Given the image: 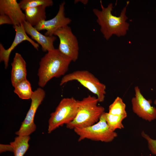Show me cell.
I'll return each mask as SVG.
<instances>
[{"label":"cell","mask_w":156,"mask_h":156,"mask_svg":"<svg viewBox=\"0 0 156 156\" xmlns=\"http://www.w3.org/2000/svg\"><path fill=\"white\" fill-rule=\"evenodd\" d=\"M45 95V91L39 88L34 92L31 97V103L26 116L18 131L15 133L18 136H29L36 129L34 121V116L39 106Z\"/></svg>","instance_id":"cell-8"},{"label":"cell","mask_w":156,"mask_h":156,"mask_svg":"<svg viewBox=\"0 0 156 156\" xmlns=\"http://www.w3.org/2000/svg\"><path fill=\"white\" fill-rule=\"evenodd\" d=\"M97 97L90 95L81 100H78V109L74 119L66 125L69 129L83 128L91 126L97 122L105 112L104 107L98 105Z\"/></svg>","instance_id":"cell-3"},{"label":"cell","mask_w":156,"mask_h":156,"mask_svg":"<svg viewBox=\"0 0 156 156\" xmlns=\"http://www.w3.org/2000/svg\"><path fill=\"white\" fill-rule=\"evenodd\" d=\"M78 109V100L73 97L63 98L55 111L50 114L48 132L53 131L64 124L72 122L75 118Z\"/></svg>","instance_id":"cell-4"},{"label":"cell","mask_w":156,"mask_h":156,"mask_svg":"<svg viewBox=\"0 0 156 156\" xmlns=\"http://www.w3.org/2000/svg\"><path fill=\"white\" fill-rule=\"evenodd\" d=\"M135 96L131 100L133 112L142 119L151 122L156 119V108L152 106V101L147 100L138 86L135 87Z\"/></svg>","instance_id":"cell-9"},{"label":"cell","mask_w":156,"mask_h":156,"mask_svg":"<svg viewBox=\"0 0 156 156\" xmlns=\"http://www.w3.org/2000/svg\"><path fill=\"white\" fill-rule=\"evenodd\" d=\"M141 135L146 141L149 150L153 154L156 156V140L151 138L144 131L142 132Z\"/></svg>","instance_id":"cell-21"},{"label":"cell","mask_w":156,"mask_h":156,"mask_svg":"<svg viewBox=\"0 0 156 156\" xmlns=\"http://www.w3.org/2000/svg\"><path fill=\"white\" fill-rule=\"evenodd\" d=\"M11 65V81L14 87L17 83L27 79L26 62L21 54L16 53Z\"/></svg>","instance_id":"cell-14"},{"label":"cell","mask_w":156,"mask_h":156,"mask_svg":"<svg viewBox=\"0 0 156 156\" xmlns=\"http://www.w3.org/2000/svg\"><path fill=\"white\" fill-rule=\"evenodd\" d=\"M0 14L8 16L13 26L19 25L25 21V15L16 0H0Z\"/></svg>","instance_id":"cell-12"},{"label":"cell","mask_w":156,"mask_h":156,"mask_svg":"<svg viewBox=\"0 0 156 156\" xmlns=\"http://www.w3.org/2000/svg\"><path fill=\"white\" fill-rule=\"evenodd\" d=\"M14 87V92L21 99H31L33 94L31 84L27 79L17 83Z\"/></svg>","instance_id":"cell-17"},{"label":"cell","mask_w":156,"mask_h":156,"mask_svg":"<svg viewBox=\"0 0 156 156\" xmlns=\"http://www.w3.org/2000/svg\"><path fill=\"white\" fill-rule=\"evenodd\" d=\"M53 35L59 39V50L72 61H76L79 56V43L70 27L68 25L62 27L56 31Z\"/></svg>","instance_id":"cell-7"},{"label":"cell","mask_w":156,"mask_h":156,"mask_svg":"<svg viewBox=\"0 0 156 156\" xmlns=\"http://www.w3.org/2000/svg\"><path fill=\"white\" fill-rule=\"evenodd\" d=\"M71 62L58 49L48 51L41 59L39 63L38 73V86L43 87L52 78L64 75Z\"/></svg>","instance_id":"cell-2"},{"label":"cell","mask_w":156,"mask_h":156,"mask_svg":"<svg viewBox=\"0 0 156 156\" xmlns=\"http://www.w3.org/2000/svg\"><path fill=\"white\" fill-rule=\"evenodd\" d=\"M104 114L106 122L112 131H115L116 129H122L124 128L122 122L126 117L114 115L105 112Z\"/></svg>","instance_id":"cell-18"},{"label":"cell","mask_w":156,"mask_h":156,"mask_svg":"<svg viewBox=\"0 0 156 156\" xmlns=\"http://www.w3.org/2000/svg\"><path fill=\"white\" fill-rule=\"evenodd\" d=\"M155 11L156 12V9H155Z\"/></svg>","instance_id":"cell-25"},{"label":"cell","mask_w":156,"mask_h":156,"mask_svg":"<svg viewBox=\"0 0 156 156\" xmlns=\"http://www.w3.org/2000/svg\"><path fill=\"white\" fill-rule=\"evenodd\" d=\"M23 25L26 33L41 45L43 51L48 52L55 49L53 46V42L56 38L55 36H50L43 35L25 21Z\"/></svg>","instance_id":"cell-13"},{"label":"cell","mask_w":156,"mask_h":156,"mask_svg":"<svg viewBox=\"0 0 156 156\" xmlns=\"http://www.w3.org/2000/svg\"><path fill=\"white\" fill-rule=\"evenodd\" d=\"M100 3L101 10L94 8L92 11L97 17L96 22L100 26V31L104 37L108 40L113 35L119 37L125 36L129 30V25L126 21L128 18L126 15L127 8L129 1H127L126 5L118 16L112 14L113 7L112 3L109 4L105 8L101 1Z\"/></svg>","instance_id":"cell-1"},{"label":"cell","mask_w":156,"mask_h":156,"mask_svg":"<svg viewBox=\"0 0 156 156\" xmlns=\"http://www.w3.org/2000/svg\"><path fill=\"white\" fill-rule=\"evenodd\" d=\"M30 139L29 136H18L10 143L13 148L14 156H23L28 150Z\"/></svg>","instance_id":"cell-16"},{"label":"cell","mask_w":156,"mask_h":156,"mask_svg":"<svg viewBox=\"0 0 156 156\" xmlns=\"http://www.w3.org/2000/svg\"><path fill=\"white\" fill-rule=\"evenodd\" d=\"M6 151H13L11 145L0 144V152Z\"/></svg>","instance_id":"cell-23"},{"label":"cell","mask_w":156,"mask_h":156,"mask_svg":"<svg viewBox=\"0 0 156 156\" xmlns=\"http://www.w3.org/2000/svg\"><path fill=\"white\" fill-rule=\"evenodd\" d=\"M20 8L25 10L27 8H34L40 6H51L53 4L52 0H22L19 3Z\"/></svg>","instance_id":"cell-20"},{"label":"cell","mask_w":156,"mask_h":156,"mask_svg":"<svg viewBox=\"0 0 156 156\" xmlns=\"http://www.w3.org/2000/svg\"><path fill=\"white\" fill-rule=\"evenodd\" d=\"M46 7L40 6L26 8L24 10L25 21L34 27L41 21L45 20Z\"/></svg>","instance_id":"cell-15"},{"label":"cell","mask_w":156,"mask_h":156,"mask_svg":"<svg viewBox=\"0 0 156 156\" xmlns=\"http://www.w3.org/2000/svg\"><path fill=\"white\" fill-rule=\"evenodd\" d=\"M4 24L13 25L11 19L8 16L5 14H0V25Z\"/></svg>","instance_id":"cell-22"},{"label":"cell","mask_w":156,"mask_h":156,"mask_svg":"<svg viewBox=\"0 0 156 156\" xmlns=\"http://www.w3.org/2000/svg\"><path fill=\"white\" fill-rule=\"evenodd\" d=\"M104 112L99 121L95 124L85 128H76L73 129L74 132L79 136L78 141L88 139L94 141L109 142L117 136V133L111 130L108 125Z\"/></svg>","instance_id":"cell-5"},{"label":"cell","mask_w":156,"mask_h":156,"mask_svg":"<svg viewBox=\"0 0 156 156\" xmlns=\"http://www.w3.org/2000/svg\"><path fill=\"white\" fill-rule=\"evenodd\" d=\"M154 104L156 105V99L154 100Z\"/></svg>","instance_id":"cell-24"},{"label":"cell","mask_w":156,"mask_h":156,"mask_svg":"<svg viewBox=\"0 0 156 156\" xmlns=\"http://www.w3.org/2000/svg\"><path fill=\"white\" fill-rule=\"evenodd\" d=\"M108 113L112 115L123 116L127 117L126 105L120 97L117 96L110 105Z\"/></svg>","instance_id":"cell-19"},{"label":"cell","mask_w":156,"mask_h":156,"mask_svg":"<svg viewBox=\"0 0 156 156\" xmlns=\"http://www.w3.org/2000/svg\"><path fill=\"white\" fill-rule=\"evenodd\" d=\"M65 2L63 1L60 5L58 12L53 18L41 21L34 28L38 31L46 30L44 35L51 36H54V33L58 29L68 25L71 23V20L65 16Z\"/></svg>","instance_id":"cell-10"},{"label":"cell","mask_w":156,"mask_h":156,"mask_svg":"<svg viewBox=\"0 0 156 156\" xmlns=\"http://www.w3.org/2000/svg\"><path fill=\"white\" fill-rule=\"evenodd\" d=\"M76 81L96 95L99 102H103L106 94V86L101 82L92 73L86 70H77L67 74L63 77L60 85L70 81Z\"/></svg>","instance_id":"cell-6"},{"label":"cell","mask_w":156,"mask_h":156,"mask_svg":"<svg viewBox=\"0 0 156 156\" xmlns=\"http://www.w3.org/2000/svg\"><path fill=\"white\" fill-rule=\"evenodd\" d=\"M13 27L15 31V36L10 47L7 49H5L3 45L0 43V61L4 62L5 69H6L8 66L9 58L11 52L18 45L23 41H28L37 50L39 47V44L35 42L27 35L23 23L19 25L13 26Z\"/></svg>","instance_id":"cell-11"}]
</instances>
